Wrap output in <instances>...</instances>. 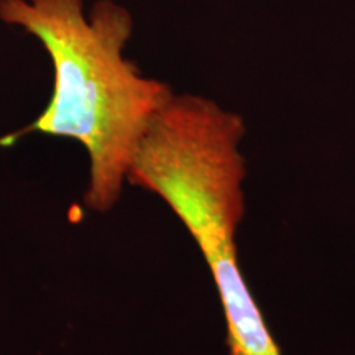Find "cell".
<instances>
[{
    "mask_svg": "<svg viewBox=\"0 0 355 355\" xmlns=\"http://www.w3.org/2000/svg\"><path fill=\"white\" fill-rule=\"evenodd\" d=\"M0 20L33 35L55 69L51 99L25 132L79 141L89 158L84 204L110 211L146 128L173 96L123 58L130 13L112 0L89 13L83 0H0Z\"/></svg>",
    "mask_w": 355,
    "mask_h": 355,
    "instance_id": "obj_1",
    "label": "cell"
},
{
    "mask_svg": "<svg viewBox=\"0 0 355 355\" xmlns=\"http://www.w3.org/2000/svg\"><path fill=\"white\" fill-rule=\"evenodd\" d=\"M243 122L199 96H171L146 128L127 183L153 193L206 260L225 321L229 355H283L239 261L245 216Z\"/></svg>",
    "mask_w": 355,
    "mask_h": 355,
    "instance_id": "obj_2",
    "label": "cell"
}]
</instances>
